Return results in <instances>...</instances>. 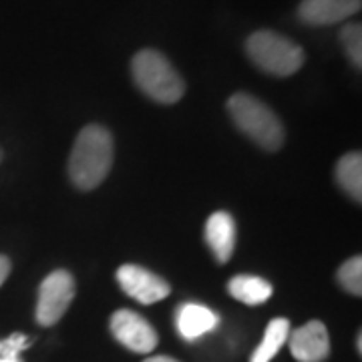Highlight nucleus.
I'll return each instance as SVG.
<instances>
[{
	"label": "nucleus",
	"mask_w": 362,
	"mask_h": 362,
	"mask_svg": "<svg viewBox=\"0 0 362 362\" xmlns=\"http://www.w3.org/2000/svg\"><path fill=\"white\" fill-rule=\"evenodd\" d=\"M113 137L103 125L83 127L69 157L71 181L83 192L99 187L113 165Z\"/></svg>",
	"instance_id": "obj_1"
},
{
	"label": "nucleus",
	"mask_w": 362,
	"mask_h": 362,
	"mask_svg": "<svg viewBox=\"0 0 362 362\" xmlns=\"http://www.w3.org/2000/svg\"><path fill=\"white\" fill-rule=\"evenodd\" d=\"M131 78L145 97L161 105L180 103L185 95V78L168 57L157 49H141L131 59Z\"/></svg>",
	"instance_id": "obj_2"
},
{
	"label": "nucleus",
	"mask_w": 362,
	"mask_h": 362,
	"mask_svg": "<svg viewBox=\"0 0 362 362\" xmlns=\"http://www.w3.org/2000/svg\"><path fill=\"white\" fill-rule=\"evenodd\" d=\"M244 51L250 63L270 77H292L306 63V52L298 42L270 28L254 30L244 42Z\"/></svg>",
	"instance_id": "obj_3"
},
{
	"label": "nucleus",
	"mask_w": 362,
	"mask_h": 362,
	"mask_svg": "<svg viewBox=\"0 0 362 362\" xmlns=\"http://www.w3.org/2000/svg\"><path fill=\"white\" fill-rule=\"evenodd\" d=\"M228 113L235 127L266 151H278L286 139L280 117L252 93H233L228 99Z\"/></svg>",
	"instance_id": "obj_4"
},
{
	"label": "nucleus",
	"mask_w": 362,
	"mask_h": 362,
	"mask_svg": "<svg viewBox=\"0 0 362 362\" xmlns=\"http://www.w3.org/2000/svg\"><path fill=\"white\" fill-rule=\"evenodd\" d=\"M75 290H77V286H75V278L71 272H51L39 288L37 322L40 326H52L59 322L69 310V306L75 298Z\"/></svg>",
	"instance_id": "obj_5"
},
{
	"label": "nucleus",
	"mask_w": 362,
	"mask_h": 362,
	"mask_svg": "<svg viewBox=\"0 0 362 362\" xmlns=\"http://www.w3.org/2000/svg\"><path fill=\"white\" fill-rule=\"evenodd\" d=\"M111 334L125 346V349L149 354L157 346V332L141 314L121 308L111 316Z\"/></svg>",
	"instance_id": "obj_6"
},
{
	"label": "nucleus",
	"mask_w": 362,
	"mask_h": 362,
	"mask_svg": "<svg viewBox=\"0 0 362 362\" xmlns=\"http://www.w3.org/2000/svg\"><path fill=\"white\" fill-rule=\"evenodd\" d=\"M117 282L127 296L137 300L139 304H145V306L161 302L171 292L169 284L161 276L145 270L141 266H135V264L121 266L117 270Z\"/></svg>",
	"instance_id": "obj_7"
},
{
	"label": "nucleus",
	"mask_w": 362,
	"mask_h": 362,
	"mask_svg": "<svg viewBox=\"0 0 362 362\" xmlns=\"http://www.w3.org/2000/svg\"><path fill=\"white\" fill-rule=\"evenodd\" d=\"M362 0H300L298 21L308 26H330L361 13Z\"/></svg>",
	"instance_id": "obj_8"
},
{
	"label": "nucleus",
	"mask_w": 362,
	"mask_h": 362,
	"mask_svg": "<svg viewBox=\"0 0 362 362\" xmlns=\"http://www.w3.org/2000/svg\"><path fill=\"white\" fill-rule=\"evenodd\" d=\"M290 350L298 362H322L328 358L330 340L328 330L322 322H312L300 326L290 337Z\"/></svg>",
	"instance_id": "obj_9"
},
{
	"label": "nucleus",
	"mask_w": 362,
	"mask_h": 362,
	"mask_svg": "<svg viewBox=\"0 0 362 362\" xmlns=\"http://www.w3.org/2000/svg\"><path fill=\"white\" fill-rule=\"evenodd\" d=\"M206 242L220 264L232 258L235 247V221L228 211H216L207 218Z\"/></svg>",
	"instance_id": "obj_10"
},
{
	"label": "nucleus",
	"mask_w": 362,
	"mask_h": 362,
	"mask_svg": "<svg viewBox=\"0 0 362 362\" xmlns=\"http://www.w3.org/2000/svg\"><path fill=\"white\" fill-rule=\"evenodd\" d=\"M175 322H177V330H180L181 337L185 340H195V338L211 332L218 326L220 318H218L216 312L209 310L207 306L189 302V304L180 306Z\"/></svg>",
	"instance_id": "obj_11"
},
{
	"label": "nucleus",
	"mask_w": 362,
	"mask_h": 362,
	"mask_svg": "<svg viewBox=\"0 0 362 362\" xmlns=\"http://www.w3.org/2000/svg\"><path fill=\"white\" fill-rule=\"evenodd\" d=\"M228 290L235 300L244 302L247 306H258L264 304L272 296V284L268 280L252 276V274H238L233 276L228 284Z\"/></svg>",
	"instance_id": "obj_12"
},
{
	"label": "nucleus",
	"mask_w": 362,
	"mask_h": 362,
	"mask_svg": "<svg viewBox=\"0 0 362 362\" xmlns=\"http://www.w3.org/2000/svg\"><path fill=\"white\" fill-rule=\"evenodd\" d=\"M337 183L346 192V194L361 204L362 202V156L356 153H346L337 163Z\"/></svg>",
	"instance_id": "obj_13"
},
{
	"label": "nucleus",
	"mask_w": 362,
	"mask_h": 362,
	"mask_svg": "<svg viewBox=\"0 0 362 362\" xmlns=\"http://www.w3.org/2000/svg\"><path fill=\"white\" fill-rule=\"evenodd\" d=\"M288 337H290V322L286 318H274L268 324L264 340L259 342L258 349L254 350L250 362H270L280 352V349L284 346Z\"/></svg>",
	"instance_id": "obj_14"
},
{
	"label": "nucleus",
	"mask_w": 362,
	"mask_h": 362,
	"mask_svg": "<svg viewBox=\"0 0 362 362\" xmlns=\"http://www.w3.org/2000/svg\"><path fill=\"white\" fill-rule=\"evenodd\" d=\"M340 45L349 57L350 65L354 69H362V26L361 23H346L340 28Z\"/></svg>",
	"instance_id": "obj_15"
},
{
	"label": "nucleus",
	"mask_w": 362,
	"mask_h": 362,
	"mask_svg": "<svg viewBox=\"0 0 362 362\" xmlns=\"http://www.w3.org/2000/svg\"><path fill=\"white\" fill-rule=\"evenodd\" d=\"M338 282L340 286L352 294V296H361L362 294V258L354 256L349 258L338 270Z\"/></svg>",
	"instance_id": "obj_16"
},
{
	"label": "nucleus",
	"mask_w": 362,
	"mask_h": 362,
	"mask_svg": "<svg viewBox=\"0 0 362 362\" xmlns=\"http://www.w3.org/2000/svg\"><path fill=\"white\" fill-rule=\"evenodd\" d=\"M30 340L25 334H11L0 340V358H21V352L28 349Z\"/></svg>",
	"instance_id": "obj_17"
},
{
	"label": "nucleus",
	"mask_w": 362,
	"mask_h": 362,
	"mask_svg": "<svg viewBox=\"0 0 362 362\" xmlns=\"http://www.w3.org/2000/svg\"><path fill=\"white\" fill-rule=\"evenodd\" d=\"M11 268H13L11 259L0 254V286L6 282V278H8V274H11Z\"/></svg>",
	"instance_id": "obj_18"
},
{
	"label": "nucleus",
	"mask_w": 362,
	"mask_h": 362,
	"mask_svg": "<svg viewBox=\"0 0 362 362\" xmlns=\"http://www.w3.org/2000/svg\"><path fill=\"white\" fill-rule=\"evenodd\" d=\"M157 362H177L175 358H171V356H156Z\"/></svg>",
	"instance_id": "obj_19"
},
{
	"label": "nucleus",
	"mask_w": 362,
	"mask_h": 362,
	"mask_svg": "<svg viewBox=\"0 0 362 362\" xmlns=\"http://www.w3.org/2000/svg\"><path fill=\"white\" fill-rule=\"evenodd\" d=\"M356 349H358V352L362 350V337L358 334V338H356Z\"/></svg>",
	"instance_id": "obj_20"
},
{
	"label": "nucleus",
	"mask_w": 362,
	"mask_h": 362,
	"mask_svg": "<svg viewBox=\"0 0 362 362\" xmlns=\"http://www.w3.org/2000/svg\"><path fill=\"white\" fill-rule=\"evenodd\" d=\"M0 362H23L21 358H0Z\"/></svg>",
	"instance_id": "obj_21"
},
{
	"label": "nucleus",
	"mask_w": 362,
	"mask_h": 362,
	"mask_svg": "<svg viewBox=\"0 0 362 362\" xmlns=\"http://www.w3.org/2000/svg\"><path fill=\"white\" fill-rule=\"evenodd\" d=\"M143 362H157L156 356H151V358H147V361H143Z\"/></svg>",
	"instance_id": "obj_22"
},
{
	"label": "nucleus",
	"mask_w": 362,
	"mask_h": 362,
	"mask_svg": "<svg viewBox=\"0 0 362 362\" xmlns=\"http://www.w3.org/2000/svg\"><path fill=\"white\" fill-rule=\"evenodd\" d=\"M0 161H2V149H0Z\"/></svg>",
	"instance_id": "obj_23"
}]
</instances>
